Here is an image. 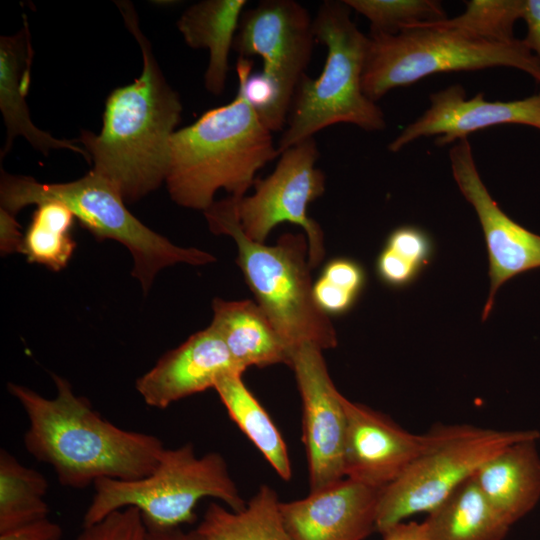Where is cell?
<instances>
[{
  "mask_svg": "<svg viewBox=\"0 0 540 540\" xmlns=\"http://www.w3.org/2000/svg\"><path fill=\"white\" fill-rule=\"evenodd\" d=\"M52 378L54 398L12 382L7 390L29 422L25 449L51 466L62 486L85 489L102 478L137 480L154 471L166 448L157 436L114 425L75 394L67 379Z\"/></svg>",
  "mask_w": 540,
  "mask_h": 540,
  "instance_id": "6da1fadb",
  "label": "cell"
},
{
  "mask_svg": "<svg viewBox=\"0 0 540 540\" xmlns=\"http://www.w3.org/2000/svg\"><path fill=\"white\" fill-rule=\"evenodd\" d=\"M117 6L141 49L142 72L110 92L100 132L82 131L76 141L88 153L92 171L116 186L129 203L165 182L171 140L183 107L140 29L132 4L117 2Z\"/></svg>",
  "mask_w": 540,
  "mask_h": 540,
  "instance_id": "7a4b0ae2",
  "label": "cell"
},
{
  "mask_svg": "<svg viewBox=\"0 0 540 540\" xmlns=\"http://www.w3.org/2000/svg\"><path fill=\"white\" fill-rule=\"evenodd\" d=\"M276 157L272 132L238 87L230 103L176 130L165 183L177 205L204 212L220 189L244 197L257 172Z\"/></svg>",
  "mask_w": 540,
  "mask_h": 540,
  "instance_id": "3957f363",
  "label": "cell"
},
{
  "mask_svg": "<svg viewBox=\"0 0 540 540\" xmlns=\"http://www.w3.org/2000/svg\"><path fill=\"white\" fill-rule=\"evenodd\" d=\"M204 215L211 232L234 240L244 280L290 355L303 345L322 351L335 348L336 330L313 298L307 238L285 233L274 245L250 239L241 228L233 197L215 201Z\"/></svg>",
  "mask_w": 540,
  "mask_h": 540,
  "instance_id": "277c9868",
  "label": "cell"
},
{
  "mask_svg": "<svg viewBox=\"0 0 540 540\" xmlns=\"http://www.w3.org/2000/svg\"><path fill=\"white\" fill-rule=\"evenodd\" d=\"M344 1H325L313 19L315 39L326 47L320 75L301 78L277 143L279 155L332 125L346 123L365 131L386 127L383 111L362 86L369 37L351 19Z\"/></svg>",
  "mask_w": 540,
  "mask_h": 540,
  "instance_id": "5b68a950",
  "label": "cell"
},
{
  "mask_svg": "<svg viewBox=\"0 0 540 540\" xmlns=\"http://www.w3.org/2000/svg\"><path fill=\"white\" fill-rule=\"evenodd\" d=\"M45 201L63 203L96 239L124 245L132 256V275L145 294L156 275L168 266H200L216 261L206 251L177 246L145 226L127 209L116 186L92 170L74 181L49 184L1 172L0 208L16 215L28 205Z\"/></svg>",
  "mask_w": 540,
  "mask_h": 540,
  "instance_id": "8992f818",
  "label": "cell"
},
{
  "mask_svg": "<svg viewBox=\"0 0 540 540\" xmlns=\"http://www.w3.org/2000/svg\"><path fill=\"white\" fill-rule=\"evenodd\" d=\"M93 487L83 527L126 507L137 508L146 527H180L195 521V508L203 498H215L234 511L247 503L224 457L218 452L198 456L189 442L165 448L158 465L146 477L128 481L102 478Z\"/></svg>",
  "mask_w": 540,
  "mask_h": 540,
  "instance_id": "52a82bcc",
  "label": "cell"
},
{
  "mask_svg": "<svg viewBox=\"0 0 540 540\" xmlns=\"http://www.w3.org/2000/svg\"><path fill=\"white\" fill-rule=\"evenodd\" d=\"M368 37L362 86L374 102L392 89L442 72L511 67L540 83V63L521 39H477L434 21L409 25L397 34Z\"/></svg>",
  "mask_w": 540,
  "mask_h": 540,
  "instance_id": "ba28073f",
  "label": "cell"
},
{
  "mask_svg": "<svg viewBox=\"0 0 540 540\" xmlns=\"http://www.w3.org/2000/svg\"><path fill=\"white\" fill-rule=\"evenodd\" d=\"M426 436L424 450L381 492L378 533L413 515L430 513L492 456L515 442L539 439L540 432L439 424Z\"/></svg>",
  "mask_w": 540,
  "mask_h": 540,
  "instance_id": "9c48e42d",
  "label": "cell"
},
{
  "mask_svg": "<svg viewBox=\"0 0 540 540\" xmlns=\"http://www.w3.org/2000/svg\"><path fill=\"white\" fill-rule=\"evenodd\" d=\"M319 155L314 137L287 148L280 153L274 170L267 177L256 179L253 194L235 198L241 228L256 242L264 243L281 223L302 227L311 269L325 256L323 230L307 214L309 204L325 192V174L316 167Z\"/></svg>",
  "mask_w": 540,
  "mask_h": 540,
  "instance_id": "30bf717a",
  "label": "cell"
},
{
  "mask_svg": "<svg viewBox=\"0 0 540 540\" xmlns=\"http://www.w3.org/2000/svg\"><path fill=\"white\" fill-rule=\"evenodd\" d=\"M315 40L310 13L294 0H264L242 14L233 49L262 59L259 73L274 94L275 132L285 128Z\"/></svg>",
  "mask_w": 540,
  "mask_h": 540,
  "instance_id": "8fae6325",
  "label": "cell"
},
{
  "mask_svg": "<svg viewBox=\"0 0 540 540\" xmlns=\"http://www.w3.org/2000/svg\"><path fill=\"white\" fill-rule=\"evenodd\" d=\"M302 402V441L305 446L309 492L321 490L344 476L346 414L344 396L335 387L323 351L312 345L290 355Z\"/></svg>",
  "mask_w": 540,
  "mask_h": 540,
  "instance_id": "7c38bea8",
  "label": "cell"
},
{
  "mask_svg": "<svg viewBox=\"0 0 540 540\" xmlns=\"http://www.w3.org/2000/svg\"><path fill=\"white\" fill-rule=\"evenodd\" d=\"M449 158L454 180L474 208L486 241L490 290L482 313L484 321L501 285L518 274L540 268V235L511 219L491 197L477 170L468 138L455 143Z\"/></svg>",
  "mask_w": 540,
  "mask_h": 540,
  "instance_id": "4fadbf2b",
  "label": "cell"
},
{
  "mask_svg": "<svg viewBox=\"0 0 540 540\" xmlns=\"http://www.w3.org/2000/svg\"><path fill=\"white\" fill-rule=\"evenodd\" d=\"M507 124L540 130V92L524 99L488 101L483 93L467 98L464 88L454 84L432 93L429 108L394 138L388 150L399 152L429 136H436V145L444 146L478 130Z\"/></svg>",
  "mask_w": 540,
  "mask_h": 540,
  "instance_id": "5bb4252c",
  "label": "cell"
},
{
  "mask_svg": "<svg viewBox=\"0 0 540 540\" xmlns=\"http://www.w3.org/2000/svg\"><path fill=\"white\" fill-rule=\"evenodd\" d=\"M344 476L384 489L424 450L426 433L413 434L389 416L344 397Z\"/></svg>",
  "mask_w": 540,
  "mask_h": 540,
  "instance_id": "9a60e30c",
  "label": "cell"
},
{
  "mask_svg": "<svg viewBox=\"0 0 540 540\" xmlns=\"http://www.w3.org/2000/svg\"><path fill=\"white\" fill-rule=\"evenodd\" d=\"M383 489L343 478L301 499L282 502L290 540H364L376 531Z\"/></svg>",
  "mask_w": 540,
  "mask_h": 540,
  "instance_id": "2e32d148",
  "label": "cell"
},
{
  "mask_svg": "<svg viewBox=\"0 0 540 540\" xmlns=\"http://www.w3.org/2000/svg\"><path fill=\"white\" fill-rule=\"evenodd\" d=\"M232 371L244 373L233 361L220 335L210 325L165 353L136 381L146 405L166 409L186 397L214 388L217 379Z\"/></svg>",
  "mask_w": 540,
  "mask_h": 540,
  "instance_id": "e0dca14e",
  "label": "cell"
},
{
  "mask_svg": "<svg viewBox=\"0 0 540 540\" xmlns=\"http://www.w3.org/2000/svg\"><path fill=\"white\" fill-rule=\"evenodd\" d=\"M33 50L28 23L16 34L0 37V110L6 128V141L1 158L10 151L14 139L22 136L44 155L52 150L66 149L90 157L76 140L59 139L39 129L31 120L26 96L30 86V70Z\"/></svg>",
  "mask_w": 540,
  "mask_h": 540,
  "instance_id": "ac0fdd59",
  "label": "cell"
},
{
  "mask_svg": "<svg viewBox=\"0 0 540 540\" xmlns=\"http://www.w3.org/2000/svg\"><path fill=\"white\" fill-rule=\"evenodd\" d=\"M538 440L525 439L509 445L484 462L473 475L484 497L510 527L540 500Z\"/></svg>",
  "mask_w": 540,
  "mask_h": 540,
  "instance_id": "d6986e66",
  "label": "cell"
},
{
  "mask_svg": "<svg viewBox=\"0 0 540 540\" xmlns=\"http://www.w3.org/2000/svg\"><path fill=\"white\" fill-rule=\"evenodd\" d=\"M212 311L210 326L223 339L239 369L289 366L288 348L256 302L215 298Z\"/></svg>",
  "mask_w": 540,
  "mask_h": 540,
  "instance_id": "ffe728a7",
  "label": "cell"
},
{
  "mask_svg": "<svg viewBox=\"0 0 540 540\" xmlns=\"http://www.w3.org/2000/svg\"><path fill=\"white\" fill-rule=\"evenodd\" d=\"M246 4V0L200 1L189 6L177 22L189 47L209 52L204 85L213 95H221L225 89L229 54Z\"/></svg>",
  "mask_w": 540,
  "mask_h": 540,
  "instance_id": "44dd1931",
  "label": "cell"
},
{
  "mask_svg": "<svg viewBox=\"0 0 540 540\" xmlns=\"http://www.w3.org/2000/svg\"><path fill=\"white\" fill-rule=\"evenodd\" d=\"M423 523L427 540H504L510 530L473 476L428 513Z\"/></svg>",
  "mask_w": 540,
  "mask_h": 540,
  "instance_id": "7402d4cb",
  "label": "cell"
},
{
  "mask_svg": "<svg viewBox=\"0 0 540 540\" xmlns=\"http://www.w3.org/2000/svg\"><path fill=\"white\" fill-rule=\"evenodd\" d=\"M242 376V372H228L217 379L213 389L232 421L279 477L289 481L292 467L287 445L270 415L247 388Z\"/></svg>",
  "mask_w": 540,
  "mask_h": 540,
  "instance_id": "603a6c76",
  "label": "cell"
},
{
  "mask_svg": "<svg viewBox=\"0 0 540 540\" xmlns=\"http://www.w3.org/2000/svg\"><path fill=\"white\" fill-rule=\"evenodd\" d=\"M279 504L276 491L261 485L240 511L210 503L196 530L206 540H290Z\"/></svg>",
  "mask_w": 540,
  "mask_h": 540,
  "instance_id": "cb8c5ba5",
  "label": "cell"
},
{
  "mask_svg": "<svg viewBox=\"0 0 540 540\" xmlns=\"http://www.w3.org/2000/svg\"><path fill=\"white\" fill-rule=\"evenodd\" d=\"M48 481L6 449L0 450V533L48 518Z\"/></svg>",
  "mask_w": 540,
  "mask_h": 540,
  "instance_id": "d4e9b609",
  "label": "cell"
},
{
  "mask_svg": "<svg viewBox=\"0 0 540 540\" xmlns=\"http://www.w3.org/2000/svg\"><path fill=\"white\" fill-rule=\"evenodd\" d=\"M36 206L23 235L20 253L30 263L60 271L68 265L76 248L71 235L75 216L58 201H45Z\"/></svg>",
  "mask_w": 540,
  "mask_h": 540,
  "instance_id": "484cf974",
  "label": "cell"
},
{
  "mask_svg": "<svg viewBox=\"0 0 540 540\" xmlns=\"http://www.w3.org/2000/svg\"><path fill=\"white\" fill-rule=\"evenodd\" d=\"M433 243L423 229L404 225L388 235L376 259L378 278L387 286L402 288L411 284L429 263Z\"/></svg>",
  "mask_w": 540,
  "mask_h": 540,
  "instance_id": "4316f807",
  "label": "cell"
},
{
  "mask_svg": "<svg viewBox=\"0 0 540 540\" xmlns=\"http://www.w3.org/2000/svg\"><path fill=\"white\" fill-rule=\"evenodd\" d=\"M523 6L524 0H470L462 14L434 22L477 39L512 42L517 39L513 29L522 18Z\"/></svg>",
  "mask_w": 540,
  "mask_h": 540,
  "instance_id": "83f0119b",
  "label": "cell"
},
{
  "mask_svg": "<svg viewBox=\"0 0 540 540\" xmlns=\"http://www.w3.org/2000/svg\"><path fill=\"white\" fill-rule=\"evenodd\" d=\"M352 10L370 22V34H397L405 27L446 18L435 0H344Z\"/></svg>",
  "mask_w": 540,
  "mask_h": 540,
  "instance_id": "f1b7e54d",
  "label": "cell"
},
{
  "mask_svg": "<svg viewBox=\"0 0 540 540\" xmlns=\"http://www.w3.org/2000/svg\"><path fill=\"white\" fill-rule=\"evenodd\" d=\"M366 273L362 265L350 258L329 260L312 287L318 308L326 315H342L356 303L364 289Z\"/></svg>",
  "mask_w": 540,
  "mask_h": 540,
  "instance_id": "f546056e",
  "label": "cell"
},
{
  "mask_svg": "<svg viewBox=\"0 0 540 540\" xmlns=\"http://www.w3.org/2000/svg\"><path fill=\"white\" fill-rule=\"evenodd\" d=\"M147 528L140 511L126 507L101 521L84 526L75 540H146Z\"/></svg>",
  "mask_w": 540,
  "mask_h": 540,
  "instance_id": "4dcf8cb0",
  "label": "cell"
},
{
  "mask_svg": "<svg viewBox=\"0 0 540 540\" xmlns=\"http://www.w3.org/2000/svg\"><path fill=\"white\" fill-rule=\"evenodd\" d=\"M63 535L59 524L45 518L0 533V540H61Z\"/></svg>",
  "mask_w": 540,
  "mask_h": 540,
  "instance_id": "1f68e13d",
  "label": "cell"
},
{
  "mask_svg": "<svg viewBox=\"0 0 540 540\" xmlns=\"http://www.w3.org/2000/svg\"><path fill=\"white\" fill-rule=\"evenodd\" d=\"M521 19L525 21L527 30L521 40L540 63V0H524Z\"/></svg>",
  "mask_w": 540,
  "mask_h": 540,
  "instance_id": "d6a6232c",
  "label": "cell"
},
{
  "mask_svg": "<svg viewBox=\"0 0 540 540\" xmlns=\"http://www.w3.org/2000/svg\"><path fill=\"white\" fill-rule=\"evenodd\" d=\"M23 235L15 215L0 208V248L4 255L20 252Z\"/></svg>",
  "mask_w": 540,
  "mask_h": 540,
  "instance_id": "836d02e7",
  "label": "cell"
},
{
  "mask_svg": "<svg viewBox=\"0 0 540 540\" xmlns=\"http://www.w3.org/2000/svg\"><path fill=\"white\" fill-rule=\"evenodd\" d=\"M380 534L382 540H427L423 522L403 521L387 528Z\"/></svg>",
  "mask_w": 540,
  "mask_h": 540,
  "instance_id": "e575fe53",
  "label": "cell"
},
{
  "mask_svg": "<svg viewBox=\"0 0 540 540\" xmlns=\"http://www.w3.org/2000/svg\"><path fill=\"white\" fill-rule=\"evenodd\" d=\"M146 528V540H206L196 529L184 531L180 527Z\"/></svg>",
  "mask_w": 540,
  "mask_h": 540,
  "instance_id": "d590c367",
  "label": "cell"
}]
</instances>
